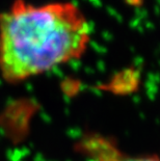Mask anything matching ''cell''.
Returning a JSON list of instances; mask_svg holds the SVG:
<instances>
[{"instance_id": "1", "label": "cell", "mask_w": 160, "mask_h": 161, "mask_svg": "<svg viewBox=\"0 0 160 161\" xmlns=\"http://www.w3.org/2000/svg\"><path fill=\"white\" fill-rule=\"evenodd\" d=\"M91 27L76 3L15 0L0 14V75L19 83L80 58Z\"/></svg>"}, {"instance_id": "2", "label": "cell", "mask_w": 160, "mask_h": 161, "mask_svg": "<svg viewBox=\"0 0 160 161\" xmlns=\"http://www.w3.org/2000/svg\"><path fill=\"white\" fill-rule=\"evenodd\" d=\"M119 161H160V156L157 155H144L136 157H125Z\"/></svg>"}]
</instances>
